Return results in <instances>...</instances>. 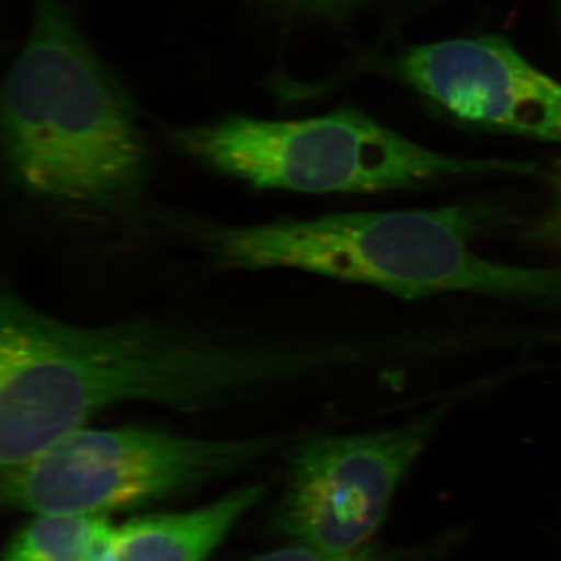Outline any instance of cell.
<instances>
[{
    "mask_svg": "<svg viewBox=\"0 0 561 561\" xmlns=\"http://www.w3.org/2000/svg\"><path fill=\"white\" fill-rule=\"evenodd\" d=\"M309 2L321 3V5H327V3H335L339 2V0H309Z\"/></svg>",
    "mask_w": 561,
    "mask_h": 561,
    "instance_id": "obj_12",
    "label": "cell"
},
{
    "mask_svg": "<svg viewBox=\"0 0 561 561\" xmlns=\"http://www.w3.org/2000/svg\"><path fill=\"white\" fill-rule=\"evenodd\" d=\"M553 181H556V198L551 213L546 217L545 224L541 225L542 241L553 243V245L561 247V165L557 173H553Z\"/></svg>",
    "mask_w": 561,
    "mask_h": 561,
    "instance_id": "obj_11",
    "label": "cell"
},
{
    "mask_svg": "<svg viewBox=\"0 0 561 561\" xmlns=\"http://www.w3.org/2000/svg\"><path fill=\"white\" fill-rule=\"evenodd\" d=\"M474 209L367 210L254 225L198 224L194 238L227 271H297L367 284L401 298L472 291L561 298V268L518 267L479 256Z\"/></svg>",
    "mask_w": 561,
    "mask_h": 561,
    "instance_id": "obj_3",
    "label": "cell"
},
{
    "mask_svg": "<svg viewBox=\"0 0 561 561\" xmlns=\"http://www.w3.org/2000/svg\"><path fill=\"white\" fill-rule=\"evenodd\" d=\"M312 354L151 321L80 327L0 298V465L20 467L127 402L202 411L298 378Z\"/></svg>",
    "mask_w": 561,
    "mask_h": 561,
    "instance_id": "obj_1",
    "label": "cell"
},
{
    "mask_svg": "<svg viewBox=\"0 0 561 561\" xmlns=\"http://www.w3.org/2000/svg\"><path fill=\"white\" fill-rule=\"evenodd\" d=\"M264 493L265 485L243 486L197 511L122 523L101 561H208Z\"/></svg>",
    "mask_w": 561,
    "mask_h": 561,
    "instance_id": "obj_8",
    "label": "cell"
},
{
    "mask_svg": "<svg viewBox=\"0 0 561 561\" xmlns=\"http://www.w3.org/2000/svg\"><path fill=\"white\" fill-rule=\"evenodd\" d=\"M445 405L389 430L312 437L290 454L275 527L331 552L370 545L402 479L430 445Z\"/></svg>",
    "mask_w": 561,
    "mask_h": 561,
    "instance_id": "obj_6",
    "label": "cell"
},
{
    "mask_svg": "<svg viewBox=\"0 0 561 561\" xmlns=\"http://www.w3.org/2000/svg\"><path fill=\"white\" fill-rule=\"evenodd\" d=\"M114 529L105 515L38 513L11 537L2 561H101Z\"/></svg>",
    "mask_w": 561,
    "mask_h": 561,
    "instance_id": "obj_9",
    "label": "cell"
},
{
    "mask_svg": "<svg viewBox=\"0 0 561 561\" xmlns=\"http://www.w3.org/2000/svg\"><path fill=\"white\" fill-rule=\"evenodd\" d=\"M278 438H198L151 427H81L2 471L13 511L105 515L144 507L250 467Z\"/></svg>",
    "mask_w": 561,
    "mask_h": 561,
    "instance_id": "obj_5",
    "label": "cell"
},
{
    "mask_svg": "<svg viewBox=\"0 0 561 561\" xmlns=\"http://www.w3.org/2000/svg\"><path fill=\"white\" fill-rule=\"evenodd\" d=\"M402 81L457 119L561 142V83L497 36L413 47L397 62Z\"/></svg>",
    "mask_w": 561,
    "mask_h": 561,
    "instance_id": "obj_7",
    "label": "cell"
},
{
    "mask_svg": "<svg viewBox=\"0 0 561 561\" xmlns=\"http://www.w3.org/2000/svg\"><path fill=\"white\" fill-rule=\"evenodd\" d=\"M11 183L38 201L101 214L136 209L150 149L130 95L60 0H38L2 94Z\"/></svg>",
    "mask_w": 561,
    "mask_h": 561,
    "instance_id": "obj_2",
    "label": "cell"
},
{
    "mask_svg": "<svg viewBox=\"0 0 561 561\" xmlns=\"http://www.w3.org/2000/svg\"><path fill=\"white\" fill-rule=\"evenodd\" d=\"M250 561H413L411 557L405 556L393 549L381 548V546L367 545L364 548L351 552H331L323 549L312 548V546L295 545L278 551L261 553Z\"/></svg>",
    "mask_w": 561,
    "mask_h": 561,
    "instance_id": "obj_10",
    "label": "cell"
},
{
    "mask_svg": "<svg viewBox=\"0 0 561 561\" xmlns=\"http://www.w3.org/2000/svg\"><path fill=\"white\" fill-rule=\"evenodd\" d=\"M172 138L209 171L256 190L298 194H362L445 176L531 171L523 162L438 153L350 108L302 121L232 116Z\"/></svg>",
    "mask_w": 561,
    "mask_h": 561,
    "instance_id": "obj_4",
    "label": "cell"
}]
</instances>
